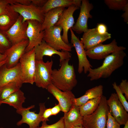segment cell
<instances>
[{"mask_svg":"<svg viewBox=\"0 0 128 128\" xmlns=\"http://www.w3.org/2000/svg\"><path fill=\"white\" fill-rule=\"evenodd\" d=\"M126 56L123 50L110 54L104 59L100 66L94 69H90L87 77L90 78L91 81L109 77L115 70L123 64L124 59Z\"/></svg>","mask_w":128,"mask_h":128,"instance_id":"6da1fadb","label":"cell"},{"mask_svg":"<svg viewBox=\"0 0 128 128\" xmlns=\"http://www.w3.org/2000/svg\"><path fill=\"white\" fill-rule=\"evenodd\" d=\"M70 59L63 60L59 69L52 71V83L63 91H71L77 83L74 67L69 64Z\"/></svg>","mask_w":128,"mask_h":128,"instance_id":"7a4b0ae2","label":"cell"},{"mask_svg":"<svg viewBox=\"0 0 128 128\" xmlns=\"http://www.w3.org/2000/svg\"><path fill=\"white\" fill-rule=\"evenodd\" d=\"M106 97L102 95L96 110L92 114L82 117V125L84 128H106L109 110Z\"/></svg>","mask_w":128,"mask_h":128,"instance_id":"3957f363","label":"cell"},{"mask_svg":"<svg viewBox=\"0 0 128 128\" xmlns=\"http://www.w3.org/2000/svg\"><path fill=\"white\" fill-rule=\"evenodd\" d=\"M35 48L25 52L20 59L21 77L23 83L33 84L34 83L36 69Z\"/></svg>","mask_w":128,"mask_h":128,"instance_id":"277c9868","label":"cell"},{"mask_svg":"<svg viewBox=\"0 0 128 128\" xmlns=\"http://www.w3.org/2000/svg\"><path fill=\"white\" fill-rule=\"evenodd\" d=\"M36 64L34 83L37 87L47 89L52 83L53 61L45 62L43 60H36Z\"/></svg>","mask_w":128,"mask_h":128,"instance_id":"5b68a950","label":"cell"},{"mask_svg":"<svg viewBox=\"0 0 128 128\" xmlns=\"http://www.w3.org/2000/svg\"><path fill=\"white\" fill-rule=\"evenodd\" d=\"M62 30L61 27L55 26L45 30L43 40L57 51L69 52L71 51L73 46L66 43L62 40L61 35Z\"/></svg>","mask_w":128,"mask_h":128,"instance_id":"8992f818","label":"cell"},{"mask_svg":"<svg viewBox=\"0 0 128 128\" xmlns=\"http://www.w3.org/2000/svg\"><path fill=\"white\" fill-rule=\"evenodd\" d=\"M39 105L40 110L38 114L36 113L35 111H30V110L34 108V105L26 108L23 107L16 110L17 113L22 116V119L17 122V125L20 126L23 123H26L29 125V128H36L39 127L40 123L42 122L43 113L46 108L44 103H40Z\"/></svg>","mask_w":128,"mask_h":128,"instance_id":"52a82bcc","label":"cell"},{"mask_svg":"<svg viewBox=\"0 0 128 128\" xmlns=\"http://www.w3.org/2000/svg\"><path fill=\"white\" fill-rule=\"evenodd\" d=\"M10 5L13 9L22 16L23 22L29 20H36L41 23L43 22L45 14L41 8L31 3L28 5H23L15 3Z\"/></svg>","mask_w":128,"mask_h":128,"instance_id":"ba28073f","label":"cell"},{"mask_svg":"<svg viewBox=\"0 0 128 128\" xmlns=\"http://www.w3.org/2000/svg\"><path fill=\"white\" fill-rule=\"evenodd\" d=\"M27 21L26 34L29 43L25 52L31 50L40 44L43 40L45 34V31H41V23L35 20Z\"/></svg>","mask_w":128,"mask_h":128,"instance_id":"9c48e42d","label":"cell"},{"mask_svg":"<svg viewBox=\"0 0 128 128\" xmlns=\"http://www.w3.org/2000/svg\"><path fill=\"white\" fill-rule=\"evenodd\" d=\"M125 49L123 46H118L115 39H114L109 44H100L86 51V52L87 56L90 59L100 60L115 51Z\"/></svg>","mask_w":128,"mask_h":128,"instance_id":"30bf717a","label":"cell"},{"mask_svg":"<svg viewBox=\"0 0 128 128\" xmlns=\"http://www.w3.org/2000/svg\"><path fill=\"white\" fill-rule=\"evenodd\" d=\"M109 111L116 121L120 125H125L128 121V114L119 100L116 93H112L107 100Z\"/></svg>","mask_w":128,"mask_h":128,"instance_id":"8fae6325","label":"cell"},{"mask_svg":"<svg viewBox=\"0 0 128 128\" xmlns=\"http://www.w3.org/2000/svg\"><path fill=\"white\" fill-rule=\"evenodd\" d=\"M71 33V43L76 52L78 60V71L79 74L84 71L85 73L88 72L92 66L88 59L83 44L79 38L74 34L71 28L70 29Z\"/></svg>","mask_w":128,"mask_h":128,"instance_id":"7c38bea8","label":"cell"},{"mask_svg":"<svg viewBox=\"0 0 128 128\" xmlns=\"http://www.w3.org/2000/svg\"><path fill=\"white\" fill-rule=\"evenodd\" d=\"M47 89L58 101L61 111L64 113L68 111L73 105V101L75 97L71 91H62L52 83L48 86Z\"/></svg>","mask_w":128,"mask_h":128,"instance_id":"4fadbf2b","label":"cell"},{"mask_svg":"<svg viewBox=\"0 0 128 128\" xmlns=\"http://www.w3.org/2000/svg\"><path fill=\"white\" fill-rule=\"evenodd\" d=\"M93 8V5L88 0H82L78 17L76 23L71 28L73 31L80 34L85 32L88 30V20L89 18H92L90 12Z\"/></svg>","mask_w":128,"mask_h":128,"instance_id":"5bb4252c","label":"cell"},{"mask_svg":"<svg viewBox=\"0 0 128 128\" xmlns=\"http://www.w3.org/2000/svg\"><path fill=\"white\" fill-rule=\"evenodd\" d=\"M79 8L73 5L65 9L54 25L62 27L63 31L62 38L64 42L67 44H69L68 37V31L72 28L75 23L73 14L76 10Z\"/></svg>","mask_w":128,"mask_h":128,"instance_id":"9a60e30c","label":"cell"},{"mask_svg":"<svg viewBox=\"0 0 128 128\" xmlns=\"http://www.w3.org/2000/svg\"><path fill=\"white\" fill-rule=\"evenodd\" d=\"M28 43V39L23 41L12 45L5 51L4 54L6 56L5 64L7 68L13 67L19 62L20 59L25 52Z\"/></svg>","mask_w":128,"mask_h":128,"instance_id":"2e32d148","label":"cell"},{"mask_svg":"<svg viewBox=\"0 0 128 128\" xmlns=\"http://www.w3.org/2000/svg\"><path fill=\"white\" fill-rule=\"evenodd\" d=\"M23 18L19 15L15 23L8 30L4 32L12 45L28 39L26 34L27 21L23 22Z\"/></svg>","mask_w":128,"mask_h":128,"instance_id":"e0dca14e","label":"cell"},{"mask_svg":"<svg viewBox=\"0 0 128 128\" xmlns=\"http://www.w3.org/2000/svg\"><path fill=\"white\" fill-rule=\"evenodd\" d=\"M111 36V34L108 32L103 35L99 34L96 27L88 29L86 32L83 33L80 41L86 51L110 39Z\"/></svg>","mask_w":128,"mask_h":128,"instance_id":"ac0fdd59","label":"cell"},{"mask_svg":"<svg viewBox=\"0 0 128 128\" xmlns=\"http://www.w3.org/2000/svg\"><path fill=\"white\" fill-rule=\"evenodd\" d=\"M35 48L36 60H43L44 56L51 57L56 54L60 57V63L63 60L70 59L71 57V54L69 52L57 51L47 44L43 40L40 44Z\"/></svg>","mask_w":128,"mask_h":128,"instance_id":"d6986e66","label":"cell"},{"mask_svg":"<svg viewBox=\"0 0 128 128\" xmlns=\"http://www.w3.org/2000/svg\"><path fill=\"white\" fill-rule=\"evenodd\" d=\"M18 81H22L19 62L12 68H7L5 64L0 68V88L9 83Z\"/></svg>","mask_w":128,"mask_h":128,"instance_id":"ffe728a7","label":"cell"},{"mask_svg":"<svg viewBox=\"0 0 128 128\" xmlns=\"http://www.w3.org/2000/svg\"><path fill=\"white\" fill-rule=\"evenodd\" d=\"M19 16L9 4L5 12L0 15V30L5 32L16 22Z\"/></svg>","mask_w":128,"mask_h":128,"instance_id":"44dd1931","label":"cell"},{"mask_svg":"<svg viewBox=\"0 0 128 128\" xmlns=\"http://www.w3.org/2000/svg\"><path fill=\"white\" fill-rule=\"evenodd\" d=\"M63 117L65 128L82 125V117L79 106L73 105L68 111L64 113Z\"/></svg>","mask_w":128,"mask_h":128,"instance_id":"7402d4cb","label":"cell"},{"mask_svg":"<svg viewBox=\"0 0 128 128\" xmlns=\"http://www.w3.org/2000/svg\"><path fill=\"white\" fill-rule=\"evenodd\" d=\"M65 9L64 7L55 8L45 14L44 19L41 24V31H44L54 26Z\"/></svg>","mask_w":128,"mask_h":128,"instance_id":"603a6c76","label":"cell"},{"mask_svg":"<svg viewBox=\"0 0 128 128\" xmlns=\"http://www.w3.org/2000/svg\"><path fill=\"white\" fill-rule=\"evenodd\" d=\"M103 87L101 85L90 88L87 90L83 96L75 98L73 105L79 107L91 100L101 97L103 95Z\"/></svg>","mask_w":128,"mask_h":128,"instance_id":"cb8c5ba5","label":"cell"},{"mask_svg":"<svg viewBox=\"0 0 128 128\" xmlns=\"http://www.w3.org/2000/svg\"><path fill=\"white\" fill-rule=\"evenodd\" d=\"M81 2V0H48L41 9L45 14L50 10L55 8L68 7L73 5L79 8Z\"/></svg>","mask_w":128,"mask_h":128,"instance_id":"d4e9b609","label":"cell"},{"mask_svg":"<svg viewBox=\"0 0 128 128\" xmlns=\"http://www.w3.org/2000/svg\"><path fill=\"white\" fill-rule=\"evenodd\" d=\"M26 99L24 93L20 89L2 100V104H8L18 110L23 107L22 105Z\"/></svg>","mask_w":128,"mask_h":128,"instance_id":"484cf974","label":"cell"},{"mask_svg":"<svg viewBox=\"0 0 128 128\" xmlns=\"http://www.w3.org/2000/svg\"><path fill=\"white\" fill-rule=\"evenodd\" d=\"M101 96L91 100L79 106L80 113L82 117L90 115L96 110L101 101Z\"/></svg>","mask_w":128,"mask_h":128,"instance_id":"4316f807","label":"cell"},{"mask_svg":"<svg viewBox=\"0 0 128 128\" xmlns=\"http://www.w3.org/2000/svg\"><path fill=\"white\" fill-rule=\"evenodd\" d=\"M23 83L21 81H16L9 83L3 87L1 88L0 98L1 100L20 89Z\"/></svg>","mask_w":128,"mask_h":128,"instance_id":"83f0119b","label":"cell"},{"mask_svg":"<svg viewBox=\"0 0 128 128\" xmlns=\"http://www.w3.org/2000/svg\"><path fill=\"white\" fill-rule=\"evenodd\" d=\"M104 2L109 8L114 10H122L128 5V0H105Z\"/></svg>","mask_w":128,"mask_h":128,"instance_id":"f1b7e54d","label":"cell"},{"mask_svg":"<svg viewBox=\"0 0 128 128\" xmlns=\"http://www.w3.org/2000/svg\"><path fill=\"white\" fill-rule=\"evenodd\" d=\"M11 45L10 41L5 32L0 30V52L4 54Z\"/></svg>","mask_w":128,"mask_h":128,"instance_id":"f546056e","label":"cell"},{"mask_svg":"<svg viewBox=\"0 0 128 128\" xmlns=\"http://www.w3.org/2000/svg\"><path fill=\"white\" fill-rule=\"evenodd\" d=\"M113 88L115 90L117 95L119 101L122 104L126 110L128 112V103L123 94L121 92L118 85L116 82H114L112 84Z\"/></svg>","mask_w":128,"mask_h":128,"instance_id":"4dcf8cb0","label":"cell"},{"mask_svg":"<svg viewBox=\"0 0 128 128\" xmlns=\"http://www.w3.org/2000/svg\"><path fill=\"white\" fill-rule=\"evenodd\" d=\"M36 128H65L64 124L63 117L57 122L53 124L49 125L46 123V122H42L41 126Z\"/></svg>","mask_w":128,"mask_h":128,"instance_id":"1f68e13d","label":"cell"},{"mask_svg":"<svg viewBox=\"0 0 128 128\" xmlns=\"http://www.w3.org/2000/svg\"><path fill=\"white\" fill-rule=\"evenodd\" d=\"M120 126L112 116L109 110L108 114L106 128H121Z\"/></svg>","mask_w":128,"mask_h":128,"instance_id":"d6a6232c","label":"cell"},{"mask_svg":"<svg viewBox=\"0 0 128 128\" xmlns=\"http://www.w3.org/2000/svg\"><path fill=\"white\" fill-rule=\"evenodd\" d=\"M120 91L123 94L127 100H128V82L126 79H123L120 84L118 85Z\"/></svg>","mask_w":128,"mask_h":128,"instance_id":"836d02e7","label":"cell"},{"mask_svg":"<svg viewBox=\"0 0 128 128\" xmlns=\"http://www.w3.org/2000/svg\"><path fill=\"white\" fill-rule=\"evenodd\" d=\"M15 3V0H0V15L5 12L8 5Z\"/></svg>","mask_w":128,"mask_h":128,"instance_id":"e575fe53","label":"cell"},{"mask_svg":"<svg viewBox=\"0 0 128 128\" xmlns=\"http://www.w3.org/2000/svg\"><path fill=\"white\" fill-rule=\"evenodd\" d=\"M96 28L97 32L100 34L103 35L108 32L107 27L104 23H99L97 25Z\"/></svg>","mask_w":128,"mask_h":128,"instance_id":"d590c367","label":"cell"},{"mask_svg":"<svg viewBox=\"0 0 128 128\" xmlns=\"http://www.w3.org/2000/svg\"><path fill=\"white\" fill-rule=\"evenodd\" d=\"M52 115L51 108H46L42 115V122H47L49 120L48 118Z\"/></svg>","mask_w":128,"mask_h":128,"instance_id":"8d00e7d4","label":"cell"},{"mask_svg":"<svg viewBox=\"0 0 128 128\" xmlns=\"http://www.w3.org/2000/svg\"><path fill=\"white\" fill-rule=\"evenodd\" d=\"M47 0H31V4L38 7L42 8Z\"/></svg>","mask_w":128,"mask_h":128,"instance_id":"74e56055","label":"cell"},{"mask_svg":"<svg viewBox=\"0 0 128 128\" xmlns=\"http://www.w3.org/2000/svg\"><path fill=\"white\" fill-rule=\"evenodd\" d=\"M51 110L52 115H55L61 111V108L59 104L51 108Z\"/></svg>","mask_w":128,"mask_h":128,"instance_id":"f35d334b","label":"cell"},{"mask_svg":"<svg viewBox=\"0 0 128 128\" xmlns=\"http://www.w3.org/2000/svg\"><path fill=\"white\" fill-rule=\"evenodd\" d=\"M123 10L124 11L122 15V17L124 18V21L128 23V5H127Z\"/></svg>","mask_w":128,"mask_h":128,"instance_id":"ab89813d","label":"cell"},{"mask_svg":"<svg viewBox=\"0 0 128 128\" xmlns=\"http://www.w3.org/2000/svg\"><path fill=\"white\" fill-rule=\"evenodd\" d=\"M15 3L23 5H28L31 3V0H15Z\"/></svg>","mask_w":128,"mask_h":128,"instance_id":"60d3db41","label":"cell"},{"mask_svg":"<svg viewBox=\"0 0 128 128\" xmlns=\"http://www.w3.org/2000/svg\"><path fill=\"white\" fill-rule=\"evenodd\" d=\"M6 58V55L5 54L0 52V62L5 59Z\"/></svg>","mask_w":128,"mask_h":128,"instance_id":"b9f144b4","label":"cell"},{"mask_svg":"<svg viewBox=\"0 0 128 128\" xmlns=\"http://www.w3.org/2000/svg\"><path fill=\"white\" fill-rule=\"evenodd\" d=\"M6 58L4 60L0 62V68L3 65L5 64L6 62Z\"/></svg>","mask_w":128,"mask_h":128,"instance_id":"7bdbcfd3","label":"cell"},{"mask_svg":"<svg viewBox=\"0 0 128 128\" xmlns=\"http://www.w3.org/2000/svg\"><path fill=\"white\" fill-rule=\"evenodd\" d=\"M71 128H84L82 125L73 127Z\"/></svg>","mask_w":128,"mask_h":128,"instance_id":"ee69618b","label":"cell"},{"mask_svg":"<svg viewBox=\"0 0 128 128\" xmlns=\"http://www.w3.org/2000/svg\"><path fill=\"white\" fill-rule=\"evenodd\" d=\"M123 128H128V121L125 124Z\"/></svg>","mask_w":128,"mask_h":128,"instance_id":"f6af8a7d","label":"cell"},{"mask_svg":"<svg viewBox=\"0 0 128 128\" xmlns=\"http://www.w3.org/2000/svg\"><path fill=\"white\" fill-rule=\"evenodd\" d=\"M1 91V89L0 88V106L2 104V101L1 100L0 98V94Z\"/></svg>","mask_w":128,"mask_h":128,"instance_id":"bcb514c9","label":"cell"},{"mask_svg":"<svg viewBox=\"0 0 128 128\" xmlns=\"http://www.w3.org/2000/svg\"><path fill=\"white\" fill-rule=\"evenodd\" d=\"M3 128L1 127V128Z\"/></svg>","mask_w":128,"mask_h":128,"instance_id":"7dc6e473","label":"cell"}]
</instances>
